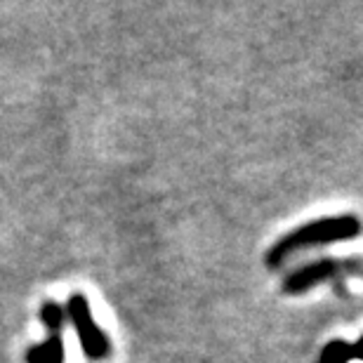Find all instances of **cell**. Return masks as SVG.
Returning a JSON list of instances; mask_svg holds the SVG:
<instances>
[{
    "instance_id": "6da1fadb",
    "label": "cell",
    "mask_w": 363,
    "mask_h": 363,
    "mask_svg": "<svg viewBox=\"0 0 363 363\" xmlns=\"http://www.w3.org/2000/svg\"><path fill=\"white\" fill-rule=\"evenodd\" d=\"M361 234V222L354 215H340V217H325V220L309 222L304 227L295 229L293 234L281 238L267 255L269 267H279L283 259L295 255L304 248H314V245H325L335 241H350V238Z\"/></svg>"
},
{
    "instance_id": "7a4b0ae2",
    "label": "cell",
    "mask_w": 363,
    "mask_h": 363,
    "mask_svg": "<svg viewBox=\"0 0 363 363\" xmlns=\"http://www.w3.org/2000/svg\"><path fill=\"white\" fill-rule=\"evenodd\" d=\"M67 314H69V321L74 323V328L78 333V340H81L85 357L92 361L106 359L108 352H111V345H108L106 333L94 323L88 300H85L83 295H71V300L67 304Z\"/></svg>"
},
{
    "instance_id": "3957f363",
    "label": "cell",
    "mask_w": 363,
    "mask_h": 363,
    "mask_svg": "<svg viewBox=\"0 0 363 363\" xmlns=\"http://www.w3.org/2000/svg\"><path fill=\"white\" fill-rule=\"evenodd\" d=\"M40 321L48 328V340L26 352V363H64V309L57 302L48 300L40 307Z\"/></svg>"
},
{
    "instance_id": "277c9868",
    "label": "cell",
    "mask_w": 363,
    "mask_h": 363,
    "mask_svg": "<svg viewBox=\"0 0 363 363\" xmlns=\"http://www.w3.org/2000/svg\"><path fill=\"white\" fill-rule=\"evenodd\" d=\"M340 272H342V264L335 262V259H318V262H311L307 267H302V269H297L295 274H290L286 283H283V290L288 295H300L304 290L337 276Z\"/></svg>"
},
{
    "instance_id": "5b68a950",
    "label": "cell",
    "mask_w": 363,
    "mask_h": 363,
    "mask_svg": "<svg viewBox=\"0 0 363 363\" xmlns=\"http://www.w3.org/2000/svg\"><path fill=\"white\" fill-rule=\"evenodd\" d=\"M352 359V345L342 342V340H333L321 352V363H350Z\"/></svg>"
},
{
    "instance_id": "8992f818",
    "label": "cell",
    "mask_w": 363,
    "mask_h": 363,
    "mask_svg": "<svg viewBox=\"0 0 363 363\" xmlns=\"http://www.w3.org/2000/svg\"><path fill=\"white\" fill-rule=\"evenodd\" d=\"M352 357L354 359H363V337L359 340L357 345H352Z\"/></svg>"
}]
</instances>
